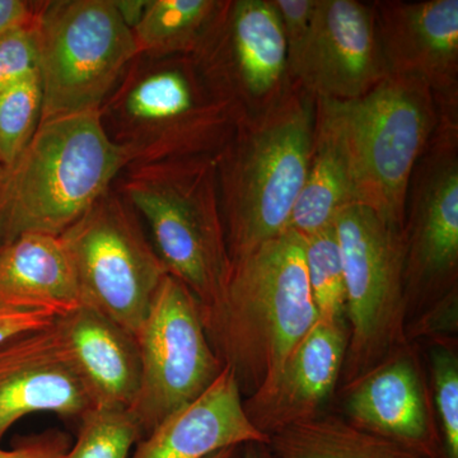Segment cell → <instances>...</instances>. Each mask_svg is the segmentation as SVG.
<instances>
[{"label":"cell","instance_id":"6da1fadb","mask_svg":"<svg viewBox=\"0 0 458 458\" xmlns=\"http://www.w3.org/2000/svg\"><path fill=\"white\" fill-rule=\"evenodd\" d=\"M201 318L214 352L233 370L242 396L269 385L318 318L302 237L286 229L231 259L221 294Z\"/></svg>","mask_w":458,"mask_h":458},{"label":"cell","instance_id":"7a4b0ae2","mask_svg":"<svg viewBox=\"0 0 458 458\" xmlns=\"http://www.w3.org/2000/svg\"><path fill=\"white\" fill-rule=\"evenodd\" d=\"M315 126L316 98L297 83L238 123L216 157L229 258L286 231L309 172Z\"/></svg>","mask_w":458,"mask_h":458},{"label":"cell","instance_id":"3957f363","mask_svg":"<svg viewBox=\"0 0 458 458\" xmlns=\"http://www.w3.org/2000/svg\"><path fill=\"white\" fill-rule=\"evenodd\" d=\"M131 157L108 137L99 111L40 122L0 186L2 245L25 233L62 236Z\"/></svg>","mask_w":458,"mask_h":458},{"label":"cell","instance_id":"277c9868","mask_svg":"<svg viewBox=\"0 0 458 458\" xmlns=\"http://www.w3.org/2000/svg\"><path fill=\"white\" fill-rule=\"evenodd\" d=\"M345 150L355 204L405 228L410 186L443 113L423 81L390 74L352 101L316 98Z\"/></svg>","mask_w":458,"mask_h":458},{"label":"cell","instance_id":"5b68a950","mask_svg":"<svg viewBox=\"0 0 458 458\" xmlns=\"http://www.w3.org/2000/svg\"><path fill=\"white\" fill-rule=\"evenodd\" d=\"M212 158L172 159L140 172L125 189L167 273L197 298L201 315L218 300L231 265Z\"/></svg>","mask_w":458,"mask_h":458},{"label":"cell","instance_id":"8992f818","mask_svg":"<svg viewBox=\"0 0 458 458\" xmlns=\"http://www.w3.org/2000/svg\"><path fill=\"white\" fill-rule=\"evenodd\" d=\"M345 276L348 346L343 388L409 345L405 228L352 204L335 219Z\"/></svg>","mask_w":458,"mask_h":458},{"label":"cell","instance_id":"52a82bcc","mask_svg":"<svg viewBox=\"0 0 458 458\" xmlns=\"http://www.w3.org/2000/svg\"><path fill=\"white\" fill-rule=\"evenodd\" d=\"M40 122L99 111L138 55L131 27L110 0H64L36 7Z\"/></svg>","mask_w":458,"mask_h":458},{"label":"cell","instance_id":"ba28073f","mask_svg":"<svg viewBox=\"0 0 458 458\" xmlns=\"http://www.w3.org/2000/svg\"><path fill=\"white\" fill-rule=\"evenodd\" d=\"M60 237L83 306L135 335L168 273L129 208L106 192Z\"/></svg>","mask_w":458,"mask_h":458},{"label":"cell","instance_id":"9c48e42d","mask_svg":"<svg viewBox=\"0 0 458 458\" xmlns=\"http://www.w3.org/2000/svg\"><path fill=\"white\" fill-rule=\"evenodd\" d=\"M135 339L141 381L131 412L146 437L203 394L225 366L208 339L197 298L170 274L159 285Z\"/></svg>","mask_w":458,"mask_h":458},{"label":"cell","instance_id":"30bf717a","mask_svg":"<svg viewBox=\"0 0 458 458\" xmlns=\"http://www.w3.org/2000/svg\"><path fill=\"white\" fill-rule=\"evenodd\" d=\"M198 50L204 73L246 116L276 104L294 83L271 0L222 2Z\"/></svg>","mask_w":458,"mask_h":458},{"label":"cell","instance_id":"8fae6325","mask_svg":"<svg viewBox=\"0 0 458 458\" xmlns=\"http://www.w3.org/2000/svg\"><path fill=\"white\" fill-rule=\"evenodd\" d=\"M419 172L414 208L405 225L408 310L428 306L457 288V123L442 122Z\"/></svg>","mask_w":458,"mask_h":458},{"label":"cell","instance_id":"7c38bea8","mask_svg":"<svg viewBox=\"0 0 458 458\" xmlns=\"http://www.w3.org/2000/svg\"><path fill=\"white\" fill-rule=\"evenodd\" d=\"M93 409L57 318L0 344V442L27 415L54 412L81 420Z\"/></svg>","mask_w":458,"mask_h":458},{"label":"cell","instance_id":"4fadbf2b","mask_svg":"<svg viewBox=\"0 0 458 458\" xmlns=\"http://www.w3.org/2000/svg\"><path fill=\"white\" fill-rule=\"evenodd\" d=\"M388 75L373 5L318 0L311 44L297 84L315 98L352 101Z\"/></svg>","mask_w":458,"mask_h":458},{"label":"cell","instance_id":"5bb4252c","mask_svg":"<svg viewBox=\"0 0 458 458\" xmlns=\"http://www.w3.org/2000/svg\"><path fill=\"white\" fill-rule=\"evenodd\" d=\"M372 5L388 73L423 81L442 113L457 116L458 0Z\"/></svg>","mask_w":458,"mask_h":458},{"label":"cell","instance_id":"9a60e30c","mask_svg":"<svg viewBox=\"0 0 458 458\" xmlns=\"http://www.w3.org/2000/svg\"><path fill=\"white\" fill-rule=\"evenodd\" d=\"M345 391L346 419L428 458H443L442 437L411 346L394 352Z\"/></svg>","mask_w":458,"mask_h":458},{"label":"cell","instance_id":"2e32d148","mask_svg":"<svg viewBox=\"0 0 458 458\" xmlns=\"http://www.w3.org/2000/svg\"><path fill=\"white\" fill-rule=\"evenodd\" d=\"M348 327L318 318L278 376L243 399L250 421L267 437L321 414L345 360Z\"/></svg>","mask_w":458,"mask_h":458},{"label":"cell","instance_id":"e0dca14e","mask_svg":"<svg viewBox=\"0 0 458 458\" xmlns=\"http://www.w3.org/2000/svg\"><path fill=\"white\" fill-rule=\"evenodd\" d=\"M269 441L247 417L236 376L225 366L203 394L143 437L131 458H205L232 445Z\"/></svg>","mask_w":458,"mask_h":458},{"label":"cell","instance_id":"ac0fdd59","mask_svg":"<svg viewBox=\"0 0 458 458\" xmlns=\"http://www.w3.org/2000/svg\"><path fill=\"white\" fill-rule=\"evenodd\" d=\"M57 324L96 409L131 411L141 381L135 335L86 306L57 318Z\"/></svg>","mask_w":458,"mask_h":458},{"label":"cell","instance_id":"d6986e66","mask_svg":"<svg viewBox=\"0 0 458 458\" xmlns=\"http://www.w3.org/2000/svg\"><path fill=\"white\" fill-rule=\"evenodd\" d=\"M0 304L47 310L57 318L83 306L73 262L62 237L25 233L0 246Z\"/></svg>","mask_w":458,"mask_h":458},{"label":"cell","instance_id":"ffe728a7","mask_svg":"<svg viewBox=\"0 0 458 458\" xmlns=\"http://www.w3.org/2000/svg\"><path fill=\"white\" fill-rule=\"evenodd\" d=\"M352 204L354 186L342 140L316 107L311 162L286 229L310 236L333 225L344 208Z\"/></svg>","mask_w":458,"mask_h":458},{"label":"cell","instance_id":"44dd1931","mask_svg":"<svg viewBox=\"0 0 458 458\" xmlns=\"http://www.w3.org/2000/svg\"><path fill=\"white\" fill-rule=\"evenodd\" d=\"M269 447L274 458H428L330 414L274 433Z\"/></svg>","mask_w":458,"mask_h":458},{"label":"cell","instance_id":"7402d4cb","mask_svg":"<svg viewBox=\"0 0 458 458\" xmlns=\"http://www.w3.org/2000/svg\"><path fill=\"white\" fill-rule=\"evenodd\" d=\"M222 2L150 0L132 27L138 53L174 54L198 50Z\"/></svg>","mask_w":458,"mask_h":458},{"label":"cell","instance_id":"603a6c76","mask_svg":"<svg viewBox=\"0 0 458 458\" xmlns=\"http://www.w3.org/2000/svg\"><path fill=\"white\" fill-rule=\"evenodd\" d=\"M302 240L307 279L318 318L346 322L345 276L335 223Z\"/></svg>","mask_w":458,"mask_h":458},{"label":"cell","instance_id":"cb8c5ba5","mask_svg":"<svg viewBox=\"0 0 458 458\" xmlns=\"http://www.w3.org/2000/svg\"><path fill=\"white\" fill-rule=\"evenodd\" d=\"M40 77L33 75L0 95V164L12 167L41 120Z\"/></svg>","mask_w":458,"mask_h":458},{"label":"cell","instance_id":"d4e9b609","mask_svg":"<svg viewBox=\"0 0 458 458\" xmlns=\"http://www.w3.org/2000/svg\"><path fill=\"white\" fill-rule=\"evenodd\" d=\"M141 437L131 411L93 409L81 419L77 442L66 458H128Z\"/></svg>","mask_w":458,"mask_h":458},{"label":"cell","instance_id":"484cf974","mask_svg":"<svg viewBox=\"0 0 458 458\" xmlns=\"http://www.w3.org/2000/svg\"><path fill=\"white\" fill-rule=\"evenodd\" d=\"M437 415L441 426L443 458H458V358L450 345L439 343L430 352Z\"/></svg>","mask_w":458,"mask_h":458},{"label":"cell","instance_id":"4316f807","mask_svg":"<svg viewBox=\"0 0 458 458\" xmlns=\"http://www.w3.org/2000/svg\"><path fill=\"white\" fill-rule=\"evenodd\" d=\"M284 35L289 74L297 83L315 29L318 0H271Z\"/></svg>","mask_w":458,"mask_h":458},{"label":"cell","instance_id":"83f0119b","mask_svg":"<svg viewBox=\"0 0 458 458\" xmlns=\"http://www.w3.org/2000/svg\"><path fill=\"white\" fill-rule=\"evenodd\" d=\"M36 74L38 55L32 20L0 36V95Z\"/></svg>","mask_w":458,"mask_h":458},{"label":"cell","instance_id":"f1b7e54d","mask_svg":"<svg viewBox=\"0 0 458 458\" xmlns=\"http://www.w3.org/2000/svg\"><path fill=\"white\" fill-rule=\"evenodd\" d=\"M71 441L65 433L50 429L18 439L12 450L0 448V458H66Z\"/></svg>","mask_w":458,"mask_h":458},{"label":"cell","instance_id":"f546056e","mask_svg":"<svg viewBox=\"0 0 458 458\" xmlns=\"http://www.w3.org/2000/svg\"><path fill=\"white\" fill-rule=\"evenodd\" d=\"M457 288L452 289L438 301L430 304L429 311L417 322L414 336H438L457 333Z\"/></svg>","mask_w":458,"mask_h":458},{"label":"cell","instance_id":"4dcf8cb0","mask_svg":"<svg viewBox=\"0 0 458 458\" xmlns=\"http://www.w3.org/2000/svg\"><path fill=\"white\" fill-rule=\"evenodd\" d=\"M56 318H59L57 315L47 310L17 309L0 304V344L18 334L49 327Z\"/></svg>","mask_w":458,"mask_h":458},{"label":"cell","instance_id":"1f68e13d","mask_svg":"<svg viewBox=\"0 0 458 458\" xmlns=\"http://www.w3.org/2000/svg\"><path fill=\"white\" fill-rule=\"evenodd\" d=\"M35 9L31 3L22 0H0V36L31 23Z\"/></svg>","mask_w":458,"mask_h":458},{"label":"cell","instance_id":"d6a6232c","mask_svg":"<svg viewBox=\"0 0 458 458\" xmlns=\"http://www.w3.org/2000/svg\"><path fill=\"white\" fill-rule=\"evenodd\" d=\"M114 5H116L117 11H119L123 20L125 21L126 25L132 29L143 14L147 2H134V0H131V2H114Z\"/></svg>","mask_w":458,"mask_h":458},{"label":"cell","instance_id":"836d02e7","mask_svg":"<svg viewBox=\"0 0 458 458\" xmlns=\"http://www.w3.org/2000/svg\"><path fill=\"white\" fill-rule=\"evenodd\" d=\"M241 458H274L269 443L251 442L242 445Z\"/></svg>","mask_w":458,"mask_h":458},{"label":"cell","instance_id":"e575fe53","mask_svg":"<svg viewBox=\"0 0 458 458\" xmlns=\"http://www.w3.org/2000/svg\"><path fill=\"white\" fill-rule=\"evenodd\" d=\"M241 447H242V445H241ZM241 447L232 445V447L223 448V450L214 452V454L205 458H234Z\"/></svg>","mask_w":458,"mask_h":458},{"label":"cell","instance_id":"d590c367","mask_svg":"<svg viewBox=\"0 0 458 458\" xmlns=\"http://www.w3.org/2000/svg\"><path fill=\"white\" fill-rule=\"evenodd\" d=\"M5 174H7V168L0 164V186H2L3 181L5 179Z\"/></svg>","mask_w":458,"mask_h":458},{"label":"cell","instance_id":"8d00e7d4","mask_svg":"<svg viewBox=\"0 0 458 458\" xmlns=\"http://www.w3.org/2000/svg\"><path fill=\"white\" fill-rule=\"evenodd\" d=\"M0 246H2V237H0Z\"/></svg>","mask_w":458,"mask_h":458}]
</instances>
